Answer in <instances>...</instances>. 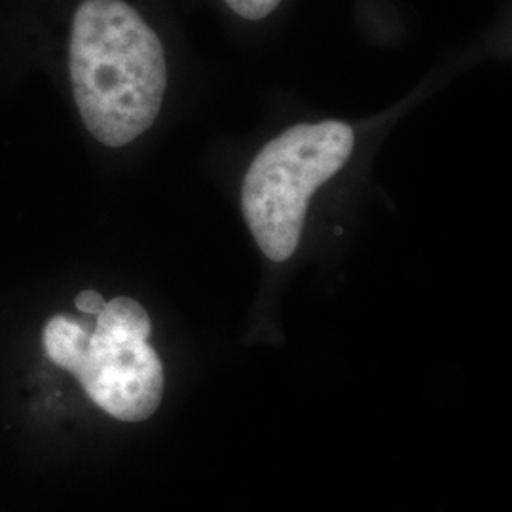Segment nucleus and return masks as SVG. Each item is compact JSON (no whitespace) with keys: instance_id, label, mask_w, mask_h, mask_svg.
<instances>
[{"instance_id":"obj_1","label":"nucleus","mask_w":512,"mask_h":512,"mask_svg":"<svg viewBox=\"0 0 512 512\" xmlns=\"http://www.w3.org/2000/svg\"><path fill=\"white\" fill-rule=\"evenodd\" d=\"M69 73L80 118L99 143L126 147L156 122L167 88L164 46L126 2L78 6Z\"/></svg>"},{"instance_id":"obj_5","label":"nucleus","mask_w":512,"mask_h":512,"mask_svg":"<svg viewBox=\"0 0 512 512\" xmlns=\"http://www.w3.org/2000/svg\"><path fill=\"white\" fill-rule=\"evenodd\" d=\"M105 304H107V300L97 291H82L74 298L76 310L88 313V315H95V317L105 308Z\"/></svg>"},{"instance_id":"obj_2","label":"nucleus","mask_w":512,"mask_h":512,"mask_svg":"<svg viewBox=\"0 0 512 512\" xmlns=\"http://www.w3.org/2000/svg\"><path fill=\"white\" fill-rule=\"evenodd\" d=\"M152 323L133 298L118 296L88 330L67 315H54L42 330V344L54 365L71 372L93 403L112 418L143 421L164 397V366L148 346Z\"/></svg>"},{"instance_id":"obj_4","label":"nucleus","mask_w":512,"mask_h":512,"mask_svg":"<svg viewBox=\"0 0 512 512\" xmlns=\"http://www.w3.org/2000/svg\"><path fill=\"white\" fill-rule=\"evenodd\" d=\"M224 2L232 8V12L238 14L239 18L258 21V19L268 18L283 0H224Z\"/></svg>"},{"instance_id":"obj_3","label":"nucleus","mask_w":512,"mask_h":512,"mask_svg":"<svg viewBox=\"0 0 512 512\" xmlns=\"http://www.w3.org/2000/svg\"><path fill=\"white\" fill-rule=\"evenodd\" d=\"M355 147L346 122L325 120L283 131L249 165L241 207L260 251L274 262L294 255L306 211L319 186L338 175Z\"/></svg>"}]
</instances>
